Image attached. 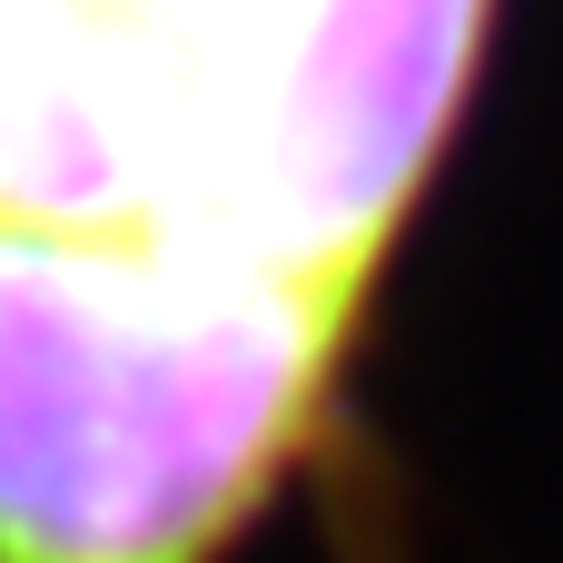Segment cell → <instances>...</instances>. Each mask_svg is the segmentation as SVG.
<instances>
[{
  "mask_svg": "<svg viewBox=\"0 0 563 563\" xmlns=\"http://www.w3.org/2000/svg\"><path fill=\"white\" fill-rule=\"evenodd\" d=\"M356 327L198 238L0 228V563H228L317 465Z\"/></svg>",
  "mask_w": 563,
  "mask_h": 563,
  "instance_id": "cell-1",
  "label": "cell"
},
{
  "mask_svg": "<svg viewBox=\"0 0 563 563\" xmlns=\"http://www.w3.org/2000/svg\"><path fill=\"white\" fill-rule=\"evenodd\" d=\"M485 40L495 0H277L238 89L218 238L366 307L465 129Z\"/></svg>",
  "mask_w": 563,
  "mask_h": 563,
  "instance_id": "cell-2",
  "label": "cell"
}]
</instances>
